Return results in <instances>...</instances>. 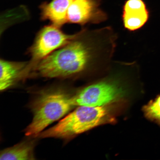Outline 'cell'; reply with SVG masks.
<instances>
[{
	"label": "cell",
	"instance_id": "6da1fadb",
	"mask_svg": "<svg viewBox=\"0 0 160 160\" xmlns=\"http://www.w3.org/2000/svg\"><path fill=\"white\" fill-rule=\"evenodd\" d=\"M118 39L110 26L95 29L83 27L67 44L37 63L32 76L66 78L107 73L113 61Z\"/></svg>",
	"mask_w": 160,
	"mask_h": 160
},
{
	"label": "cell",
	"instance_id": "7a4b0ae2",
	"mask_svg": "<svg viewBox=\"0 0 160 160\" xmlns=\"http://www.w3.org/2000/svg\"><path fill=\"white\" fill-rule=\"evenodd\" d=\"M71 97L60 88L42 92L32 104L33 119L25 129V135L38 137L48 126L67 115L75 107Z\"/></svg>",
	"mask_w": 160,
	"mask_h": 160
},
{
	"label": "cell",
	"instance_id": "3957f363",
	"mask_svg": "<svg viewBox=\"0 0 160 160\" xmlns=\"http://www.w3.org/2000/svg\"><path fill=\"white\" fill-rule=\"evenodd\" d=\"M109 117V112L104 107L78 106L57 124L42 132L38 137L42 138H71L107 122Z\"/></svg>",
	"mask_w": 160,
	"mask_h": 160
},
{
	"label": "cell",
	"instance_id": "277c9868",
	"mask_svg": "<svg viewBox=\"0 0 160 160\" xmlns=\"http://www.w3.org/2000/svg\"><path fill=\"white\" fill-rule=\"evenodd\" d=\"M51 25L40 30L34 41L28 51L31 57L30 64L33 68L37 64L53 52L65 46L74 38L77 33L69 35Z\"/></svg>",
	"mask_w": 160,
	"mask_h": 160
},
{
	"label": "cell",
	"instance_id": "5b68a950",
	"mask_svg": "<svg viewBox=\"0 0 160 160\" xmlns=\"http://www.w3.org/2000/svg\"><path fill=\"white\" fill-rule=\"evenodd\" d=\"M99 0H74L68 10L67 22L81 26L99 24L108 19Z\"/></svg>",
	"mask_w": 160,
	"mask_h": 160
},
{
	"label": "cell",
	"instance_id": "8992f818",
	"mask_svg": "<svg viewBox=\"0 0 160 160\" xmlns=\"http://www.w3.org/2000/svg\"><path fill=\"white\" fill-rule=\"evenodd\" d=\"M0 90L5 91L18 82L31 76L32 68L30 62L0 60Z\"/></svg>",
	"mask_w": 160,
	"mask_h": 160
},
{
	"label": "cell",
	"instance_id": "52a82bcc",
	"mask_svg": "<svg viewBox=\"0 0 160 160\" xmlns=\"http://www.w3.org/2000/svg\"><path fill=\"white\" fill-rule=\"evenodd\" d=\"M74 0H52L40 7L41 18L49 21L52 25L61 28L67 22L68 10Z\"/></svg>",
	"mask_w": 160,
	"mask_h": 160
},
{
	"label": "cell",
	"instance_id": "ba28073f",
	"mask_svg": "<svg viewBox=\"0 0 160 160\" xmlns=\"http://www.w3.org/2000/svg\"><path fill=\"white\" fill-rule=\"evenodd\" d=\"M34 149L32 142H23L2 151L0 160L35 159Z\"/></svg>",
	"mask_w": 160,
	"mask_h": 160
},
{
	"label": "cell",
	"instance_id": "9c48e42d",
	"mask_svg": "<svg viewBox=\"0 0 160 160\" xmlns=\"http://www.w3.org/2000/svg\"><path fill=\"white\" fill-rule=\"evenodd\" d=\"M149 16L148 9L123 12L122 21L125 29L130 31H135L145 25L148 21Z\"/></svg>",
	"mask_w": 160,
	"mask_h": 160
},
{
	"label": "cell",
	"instance_id": "30bf717a",
	"mask_svg": "<svg viewBox=\"0 0 160 160\" xmlns=\"http://www.w3.org/2000/svg\"><path fill=\"white\" fill-rule=\"evenodd\" d=\"M144 110L147 117L160 126V94L150 102Z\"/></svg>",
	"mask_w": 160,
	"mask_h": 160
},
{
	"label": "cell",
	"instance_id": "8fae6325",
	"mask_svg": "<svg viewBox=\"0 0 160 160\" xmlns=\"http://www.w3.org/2000/svg\"><path fill=\"white\" fill-rule=\"evenodd\" d=\"M148 9L145 4L142 0H128L123 8V12L133 10H145Z\"/></svg>",
	"mask_w": 160,
	"mask_h": 160
}]
</instances>
